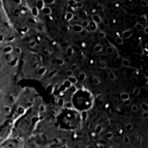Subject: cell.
Returning <instances> with one entry per match:
<instances>
[{
	"instance_id": "obj_1",
	"label": "cell",
	"mask_w": 148,
	"mask_h": 148,
	"mask_svg": "<svg viewBox=\"0 0 148 148\" xmlns=\"http://www.w3.org/2000/svg\"><path fill=\"white\" fill-rule=\"evenodd\" d=\"M88 29H89V31L90 32H95L97 31V29H98V24H96L95 21H90L89 22V27H88Z\"/></svg>"
},
{
	"instance_id": "obj_2",
	"label": "cell",
	"mask_w": 148,
	"mask_h": 148,
	"mask_svg": "<svg viewBox=\"0 0 148 148\" xmlns=\"http://www.w3.org/2000/svg\"><path fill=\"white\" fill-rule=\"evenodd\" d=\"M73 31L74 32H77V33H81L84 31V28L82 27V25H79V24H74L73 25Z\"/></svg>"
},
{
	"instance_id": "obj_3",
	"label": "cell",
	"mask_w": 148,
	"mask_h": 148,
	"mask_svg": "<svg viewBox=\"0 0 148 148\" xmlns=\"http://www.w3.org/2000/svg\"><path fill=\"white\" fill-rule=\"evenodd\" d=\"M132 32H131V30L127 29V30H125L124 32H123L122 37H123V39H129L130 37L132 36Z\"/></svg>"
},
{
	"instance_id": "obj_4",
	"label": "cell",
	"mask_w": 148,
	"mask_h": 148,
	"mask_svg": "<svg viewBox=\"0 0 148 148\" xmlns=\"http://www.w3.org/2000/svg\"><path fill=\"white\" fill-rule=\"evenodd\" d=\"M102 18H101V16L100 15H98V14H93L92 15V21H95L96 24H100L102 22Z\"/></svg>"
},
{
	"instance_id": "obj_5",
	"label": "cell",
	"mask_w": 148,
	"mask_h": 148,
	"mask_svg": "<svg viewBox=\"0 0 148 148\" xmlns=\"http://www.w3.org/2000/svg\"><path fill=\"white\" fill-rule=\"evenodd\" d=\"M13 51V47L12 45H7L3 49V52L6 54H10Z\"/></svg>"
},
{
	"instance_id": "obj_6",
	"label": "cell",
	"mask_w": 148,
	"mask_h": 148,
	"mask_svg": "<svg viewBox=\"0 0 148 148\" xmlns=\"http://www.w3.org/2000/svg\"><path fill=\"white\" fill-rule=\"evenodd\" d=\"M41 11H42L43 14H45L46 16H49L52 13V9L49 7H45Z\"/></svg>"
},
{
	"instance_id": "obj_7",
	"label": "cell",
	"mask_w": 148,
	"mask_h": 148,
	"mask_svg": "<svg viewBox=\"0 0 148 148\" xmlns=\"http://www.w3.org/2000/svg\"><path fill=\"white\" fill-rule=\"evenodd\" d=\"M120 98L123 101H127V100H130V95L127 92H121L120 93Z\"/></svg>"
},
{
	"instance_id": "obj_8",
	"label": "cell",
	"mask_w": 148,
	"mask_h": 148,
	"mask_svg": "<svg viewBox=\"0 0 148 148\" xmlns=\"http://www.w3.org/2000/svg\"><path fill=\"white\" fill-rule=\"evenodd\" d=\"M45 1H43V0H39V1H37L36 7L38 8V9H39V10H42L43 8L45 7Z\"/></svg>"
},
{
	"instance_id": "obj_9",
	"label": "cell",
	"mask_w": 148,
	"mask_h": 148,
	"mask_svg": "<svg viewBox=\"0 0 148 148\" xmlns=\"http://www.w3.org/2000/svg\"><path fill=\"white\" fill-rule=\"evenodd\" d=\"M74 15L73 14V12H68L66 14H65V20L66 21H72L73 20V18Z\"/></svg>"
},
{
	"instance_id": "obj_10",
	"label": "cell",
	"mask_w": 148,
	"mask_h": 148,
	"mask_svg": "<svg viewBox=\"0 0 148 148\" xmlns=\"http://www.w3.org/2000/svg\"><path fill=\"white\" fill-rule=\"evenodd\" d=\"M81 118L82 119V121H86L88 118V114L86 110H82L81 112Z\"/></svg>"
},
{
	"instance_id": "obj_11",
	"label": "cell",
	"mask_w": 148,
	"mask_h": 148,
	"mask_svg": "<svg viewBox=\"0 0 148 148\" xmlns=\"http://www.w3.org/2000/svg\"><path fill=\"white\" fill-rule=\"evenodd\" d=\"M69 82L72 83L73 85H76L77 83V82H78V79L75 77V76H72V77H69V78H68Z\"/></svg>"
},
{
	"instance_id": "obj_12",
	"label": "cell",
	"mask_w": 148,
	"mask_h": 148,
	"mask_svg": "<svg viewBox=\"0 0 148 148\" xmlns=\"http://www.w3.org/2000/svg\"><path fill=\"white\" fill-rule=\"evenodd\" d=\"M46 73V68L45 67H40V69H38V71H37V73L38 75H40V76H43L44 74Z\"/></svg>"
},
{
	"instance_id": "obj_13",
	"label": "cell",
	"mask_w": 148,
	"mask_h": 148,
	"mask_svg": "<svg viewBox=\"0 0 148 148\" xmlns=\"http://www.w3.org/2000/svg\"><path fill=\"white\" fill-rule=\"evenodd\" d=\"M39 9H38V8H37L36 6V7H33L32 8V14L34 16H38L39 15Z\"/></svg>"
},
{
	"instance_id": "obj_14",
	"label": "cell",
	"mask_w": 148,
	"mask_h": 148,
	"mask_svg": "<svg viewBox=\"0 0 148 148\" xmlns=\"http://www.w3.org/2000/svg\"><path fill=\"white\" fill-rule=\"evenodd\" d=\"M102 49H103V46L101 44H97V45H95V46H94V50H95V52H101Z\"/></svg>"
},
{
	"instance_id": "obj_15",
	"label": "cell",
	"mask_w": 148,
	"mask_h": 148,
	"mask_svg": "<svg viewBox=\"0 0 148 148\" xmlns=\"http://www.w3.org/2000/svg\"><path fill=\"white\" fill-rule=\"evenodd\" d=\"M55 62H56V64L59 65V66H63L64 64H65V62H64V60L62 58H55Z\"/></svg>"
},
{
	"instance_id": "obj_16",
	"label": "cell",
	"mask_w": 148,
	"mask_h": 148,
	"mask_svg": "<svg viewBox=\"0 0 148 148\" xmlns=\"http://www.w3.org/2000/svg\"><path fill=\"white\" fill-rule=\"evenodd\" d=\"M77 2L75 1V0H70V1H69V6L72 7L73 9L74 8H77Z\"/></svg>"
},
{
	"instance_id": "obj_17",
	"label": "cell",
	"mask_w": 148,
	"mask_h": 148,
	"mask_svg": "<svg viewBox=\"0 0 148 148\" xmlns=\"http://www.w3.org/2000/svg\"><path fill=\"white\" fill-rule=\"evenodd\" d=\"M17 62H18V58H17V57H14V58H12L10 62H9V64H10L11 66L14 67V66H16V64H17Z\"/></svg>"
},
{
	"instance_id": "obj_18",
	"label": "cell",
	"mask_w": 148,
	"mask_h": 148,
	"mask_svg": "<svg viewBox=\"0 0 148 148\" xmlns=\"http://www.w3.org/2000/svg\"><path fill=\"white\" fill-rule=\"evenodd\" d=\"M66 52H67L68 56H73L74 53V49L72 47L69 46V47L67 48V51H66Z\"/></svg>"
},
{
	"instance_id": "obj_19",
	"label": "cell",
	"mask_w": 148,
	"mask_h": 148,
	"mask_svg": "<svg viewBox=\"0 0 148 148\" xmlns=\"http://www.w3.org/2000/svg\"><path fill=\"white\" fill-rule=\"evenodd\" d=\"M108 77H109L110 80H112V81H114V80L116 79V76H115V74H114V72H112V71L109 72V73H108Z\"/></svg>"
},
{
	"instance_id": "obj_20",
	"label": "cell",
	"mask_w": 148,
	"mask_h": 148,
	"mask_svg": "<svg viewBox=\"0 0 148 148\" xmlns=\"http://www.w3.org/2000/svg\"><path fill=\"white\" fill-rule=\"evenodd\" d=\"M65 104H66V101H64V99L63 98H59L58 100V106L59 107H64L65 106Z\"/></svg>"
},
{
	"instance_id": "obj_21",
	"label": "cell",
	"mask_w": 148,
	"mask_h": 148,
	"mask_svg": "<svg viewBox=\"0 0 148 148\" xmlns=\"http://www.w3.org/2000/svg\"><path fill=\"white\" fill-rule=\"evenodd\" d=\"M102 130H103V127H102V125L101 124H99V125H97L95 128V132L96 134H99V133H101L102 132Z\"/></svg>"
},
{
	"instance_id": "obj_22",
	"label": "cell",
	"mask_w": 148,
	"mask_h": 148,
	"mask_svg": "<svg viewBox=\"0 0 148 148\" xmlns=\"http://www.w3.org/2000/svg\"><path fill=\"white\" fill-rule=\"evenodd\" d=\"M135 27H136V29L138 30V32H142V31L144 30L143 26L141 24V23H139V22H137V23L135 24Z\"/></svg>"
},
{
	"instance_id": "obj_23",
	"label": "cell",
	"mask_w": 148,
	"mask_h": 148,
	"mask_svg": "<svg viewBox=\"0 0 148 148\" xmlns=\"http://www.w3.org/2000/svg\"><path fill=\"white\" fill-rule=\"evenodd\" d=\"M86 75L85 73H80L79 75H78V80H80L81 82H82V81H84L86 79Z\"/></svg>"
},
{
	"instance_id": "obj_24",
	"label": "cell",
	"mask_w": 148,
	"mask_h": 148,
	"mask_svg": "<svg viewBox=\"0 0 148 148\" xmlns=\"http://www.w3.org/2000/svg\"><path fill=\"white\" fill-rule=\"evenodd\" d=\"M141 108H142V110L143 111H145V112H148V105L147 103H145V102H143L142 104H141Z\"/></svg>"
},
{
	"instance_id": "obj_25",
	"label": "cell",
	"mask_w": 148,
	"mask_h": 148,
	"mask_svg": "<svg viewBox=\"0 0 148 148\" xmlns=\"http://www.w3.org/2000/svg\"><path fill=\"white\" fill-rule=\"evenodd\" d=\"M115 42H116L118 45H123V37H120V36L116 37V39H115Z\"/></svg>"
},
{
	"instance_id": "obj_26",
	"label": "cell",
	"mask_w": 148,
	"mask_h": 148,
	"mask_svg": "<svg viewBox=\"0 0 148 148\" xmlns=\"http://www.w3.org/2000/svg\"><path fill=\"white\" fill-rule=\"evenodd\" d=\"M89 22L90 21H88L87 20H83V21H82V27L83 28H88V27H89Z\"/></svg>"
},
{
	"instance_id": "obj_27",
	"label": "cell",
	"mask_w": 148,
	"mask_h": 148,
	"mask_svg": "<svg viewBox=\"0 0 148 148\" xmlns=\"http://www.w3.org/2000/svg\"><path fill=\"white\" fill-rule=\"evenodd\" d=\"M122 64H123V66H125V67H129V66H130V61H129L128 59L124 58V59H123Z\"/></svg>"
},
{
	"instance_id": "obj_28",
	"label": "cell",
	"mask_w": 148,
	"mask_h": 148,
	"mask_svg": "<svg viewBox=\"0 0 148 148\" xmlns=\"http://www.w3.org/2000/svg\"><path fill=\"white\" fill-rule=\"evenodd\" d=\"M92 80H93V83L95 85H99L100 83H101V80H100V78L98 77H93V78H92Z\"/></svg>"
},
{
	"instance_id": "obj_29",
	"label": "cell",
	"mask_w": 148,
	"mask_h": 148,
	"mask_svg": "<svg viewBox=\"0 0 148 148\" xmlns=\"http://www.w3.org/2000/svg\"><path fill=\"white\" fill-rule=\"evenodd\" d=\"M106 53H109V54H112V53H114V48L113 47H107L106 48Z\"/></svg>"
},
{
	"instance_id": "obj_30",
	"label": "cell",
	"mask_w": 148,
	"mask_h": 148,
	"mask_svg": "<svg viewBox=\"0 0 148 148\" xmlns=\"http://www.w3.org/2000/svg\"><path fill=\"white\" fill-rule=\"evenodd\" d=\"M36 45H37V43L36 40H30V41H29V46H30L31 48L36 47Z\"/></svg>"
},
{
	"instance_id": "obj_31",
	"label": "cell",
	"mask_w": 148,
	"mask_h": 148,
	"mask_svg": "<svg viewBox=\"0 0 148 148\" xmlns=\"http://www.w3.org/2000/svg\"><path fill=\"white\" fill-rule=\"evenodd\" d=\"M65 107H66L67 109H73V102H71V101H67L66 104H65Z\"/></svg>"
},
{
	"instance_id": "obj_32",
	"label": "cell",
	"mask_w": 148,
	"mask_h": 148,
	"mask_svg": "<svg viewBox=\"0 0 148 148\" xmlns=\"http://www.w3.org/2000/svg\"><path fill=\"white\" fill-rule=\"evenodd\" d=\"M132 94H133V95H135V96H138L140 94V89L138 87H135L133 89V90H132Z\"/></svg>"
},
{
	"instance_id": "obj_33",
	"label": "cell",
	"mask_w": 148,
	"mask_h": 148,
	"mask_svg": "<svg viewBox=\"0 0 148 148\" xmlns=\"http://www.w3.org/2000/svg\"><path fill=\"white\" fill-rule=\"evenodd\" d=\"M64 86H65V87H67V88H69V89H70V87L73 86V84L69 82V80H67V81H65L64 82Z\"/></svg>"
},
{
	"instance_id": "obj_34",
	"label": "cell",
	"mask_w": 148,
	"mask_h": 148,
	"mask_svg": "<svg viewBox=\"0 0 148 148\" xmlns=\"http://www.w3.org/2000/svg\"><path fill=\"white\" fill-rule=\"evenodd\" d=\"M97 10L101 11V12L105 11V6L103 5L102 3H98L97 4Z\"/></svg>"
},
{
	"instance_id": "obj_35",
	"label": "cell",
	"mask_w": 148,
	"mask_h": 148,
	"mask_svg": "<svg viewBox=\"0 0 148 148\" xmlns=\"http://www.w3.org/2000/svg\"><path fill=\"white\" fill-rule=\"evenodd\" d=\"M132 127H133V126H132V123H128L126 124V126H125V129L127 130V131H129V130H132Z\"/></svg>"
},
{
	"instance_id": "obj_36",
	"label": "cell",
	"mask_w": 148,
	"mask_h": 148,
	"mask_svg": "<svg viewBox=\"0 0 148 148\" xmlns=\"http://www.w3.org/2000/svg\"><path fill=\"white\" fill-rule=\"evenodd\" d=\"M3 110H4V112H5L6 114H9L11 112V107L10 106H5L3 107Z\"/></svg>"
},
{
	"instance_id": "obj_37",
	"label": "cell",
	"mask_w": 148,
	"mask_h": 148,
	"mask_svg": "<svg viewBox=\"0 0 148 148\" xmlns=\"http://www.w3.org/2000/svg\"><path fill=\"white\" fill-rule=\"evenodd\" d=\"M102 23H103L104 26H106V27H108V26L110 25V21H109V20H108L107 18H103Z\"/></svg>"
},
{
	"instance_id": "obj_38",
	"label": "cell",
	"mask_w": 148,
	"mask_h": 148,
	"mask_svg": "<svg viewBox=\"0 0 148 148\" xmlns=\"http://www.w3.org/2000/svg\"><path fill=\"white\" fill-rule=\"evenodd\" d=\"M70 91H72L73 93H75L77 90V86H76V85H73L71 87H70V89H69Z\"/></svg>"
},
{
	"instance_id": "obj_39",
	"label": "cell",
	"mask_w": 148,
	"mask_h": 148,
	"mask_svg": "<svg viewBox=\"0 0 148 148\" xmlns=\"http://www.w3.org/2000/svg\"><path fill=\"white\" fill-rule=\"evenodd\" d=\"M20 14H21V11H20V9L16 8V9L14 10V15H15V16L18 17V16H20Z\"/></svg>"
},
{
	"instance_id": "obj_40",
	"label": "cell",
	"mask_w": 148,
	"mask_h": 148,
	"mask_svg": "<svg viewBox=\"0 0 148 148\" xmlns=\"http://www.w3.org/2000/svg\"><path fill=\"white\" fill-rule=\"evenodd\" d=\"M17 112H18V114H23L25 112V109L23 107H21V106H19L18 109H17Z\"/></svg>"
},
{
	"instance_id": "obj_41",
	"label": "cell",
	"mask_w": 148,
	"mask_h": 148,
	"mask_svg": "<svg viewBox=\"0 0 148 148\" xmlns=\"http://www.w3.org/2000/svg\"><path fill=\"white\" fill-rule=\"evenodd\" d=\"M66 75L68 76V77H72V76H73V72L71 70V69H69V70H67L66 71Z\"/></svg>"
},
{
	"instance_id": "obj_42",
	"label": "cell",
	"mask_w": 148,
	"mask_h": 148,
	"mask_svg": "<svg viewBox=\"0 0 148 148\" xmlns=\"http://www.w3.org/2000/svg\"><path fill=\"white\" fill-rule=\"evenodd\" d=\"M106 66H107V65H106V63L105 61H101V62H100V67H101L102 69H106Z\"/></svg>"
},
{
	"instance_id": "obj_43",
	"label": "cell",
	"mask_w": 148,
	"mask_h": 148,
	"mask_svg": "<svg viewBox=\"0 0 148 148\" xmlns=\"http://www.w3.org/2000/svg\"><path fill=\"white\" fill-rule=\"evenodd\" d=\"M113 133L111 132H106V138H108V139H111V138H113Z\"/></svg>"
},
{
	"instance_id": "obj_44",
	"label": "cell",
	"mask_w": 148,
	"mask_h": 148,
	"mask_svg": "<svg viewBox=\"0 0 148 148\" xmlns=\"http://www.w3.org/2000/svg\"><path fill=\"white\" fill-rule=\"evenodd\" d=\"M57 72H58V71H57L56 69H54V70H53L52 72H50L49 74V77H53V76H54V74L57 73Z\"/></svg>"
},
{
	"instance_id": "obj_45",
	"label": "cell",
	"mask_w": 148,
	"mask_h": 148,
	"mask_svg": "<svg viewBox=\"0 0 148 148\" xmlns=\"http://www.w3.org/2000/svg\"><path fill=\"white\" fill-rule=\"evenodd\" d=\"M98 36H99V38H101V39H102V38H105V37L106 36V33H105L104 32H99V34H98Z\"/></svg>"
},
{
	"instance_id": "obj_46",
	"label": "cell",
	"mask_w": 148,
	"mask_h": 148,
	"mask_svg": "<svg viewBox=\"0 0 148 148\" xmlns=\"http://www.w3.org/2000/svg\"><path fill=\"white\" fill-rule=\"evenodd\" d=\"M46 111V107L44 106V105H41V106H40V112H41V113H43V112H45Z\"/></svg>"
},
{
	"instance_id": "obj_47",
	"label": "cell",
	"mask_w": 148,
	"mask_h": 148,
	"mask_svg": "<svg viewBox=\"0 0 148 148\" xmlns=\"http://www.w3.org/2000/svg\"><path fill=\"white\" fill-rule=\"evenodd\" d=\"M131 110H132V112H137L138 110V106H136V105H133L132 106V108H131Z\"/></svg>"
},
{
	"instance_id": "obj_48",
	"label": "cell",
	"mask_w": 148,
	"mask_h": 148,
	"mask_svg": "<svg viewBox=\"0 0 148 148\" xmlns=\"http://www.w3.org/2000/svg\"><path fill=\"white\" fill-rule=\"evenodd\" d=\"M45 4H53L55 3V0H47V1H45Z\"/></svg>"
},
{
	"instance_id": "obj_49",
	"label": "cell",
	"mask_w": 148,
	"mask_h": 148,
	"mask_svg": "<svg viewBox=\"0 0 148 148\" xmlns=\"http://www.w3.org/2000/svg\"><path fill=\"white\" fill-rule=\"evenodd\" d=\"M140 3H141V5L143 6V7H147V6H148V3L147 1H143V0H142V1L140 2Z\"/></svg>"
},
{
	"instance_id": "obj_50",
	"label": "cell",
	"mask_w": 148,
	"mask_h": 148,
	"mask_svg": "<svg viewBox=\"0 0 148 148\" xmlns=\"http://www.w3.org/2000/svg\"><path fill=\"white\" fill-rule=\"evenodd\" d=\"M123 140H124V143H129V142H130V138H129V137L128 136H125L124 137V138H123Z\"/></svg>"
},
{
	"instance_id": "obj_51",
	"label": "cell",
	"mask_w": 148,
	"mask_h": 148,
	"mask_svg": "<svg viewBox=\"0 0 148 148\" xmlns=\"http://www.w3.org/2000/svg\"><path fill=\"white\" fill-rule=\"evenodd\" d=\"M130 104H131V101H130V100H127V101H123V105H124L125 106H129Z\"/></svg>"
},
{
	"instance_id": "obj_52",
	"label": "cell",
	"mask_w": 148,
	"mask_h": 148,
	"mask_svg": "<svg viewBox=\"0 0 148 148\" xmlns=\"http://www.w3.org/2000/svg\"><path fill=\"white\" fill-rule=\"evenodd\" d=\"M79 19H80L79 16H77V15H74L73 18V21H79Z\"/></svg>"
},
{
	"instance_id": "obj_53",
	"label": "cell",
	"mask_w": 148,
	"mask_h": 148,
	"mask_svg": "<svg viewBox=\"0 0 148 148\" xmlns=\"http://www.w3.org/2000/svg\"><path fill=\"white\" fill-rule=\"evenodd\" d=\"M83 7V3H82V2H77V8H82Z\"/></svg>"
},
{
	"instance_id": "obj_54",
	"label": "cell",
	"mask_w": 148,
	"mask_h": 148,
	"mask_svg": "<svg viewBox=\"0 0 148 148\" xmlns=\"http://www.w3.org/2000/svg\"><path fill=\"white\" fill-rule=\"evenodd\" d=\"M15 52H16V53H21V49L20 47H16L15 48Z\"/></svg>"
},
{
	"instance_id": "obj_55",
	"label": "cell",
	"mask_w": 148,
	"mask_h": 148,
	"mask_svg": "<svg viewBox=\"0 0 148 148\" xmlns=\"http://www.w3.org/2000/svg\"><path fill=\"white\" fill-rule=\"evenodd\" d=\"M143 117L144 119H147L148 118V112H145V111H143Z\"/></svg>"
},
{
	"instance_id": "obj_56",
	"label": "cell",
	"mask_w": 148,
	"mask_h": 148,
	"mask_svg": "<svg viewBox=\"0 0 148 148\" xmlns=\"http://www.w3.org/2000/svg\"><path fill=\"white\" fill-rule=\"evenodd\" d=\"M3 40H4V36H3V34H1V35H0V42L1 43L3 42Z\"/></svg>"
},
{
	"instance_id": "obj_57",
	"label": "cell",
	"mask_w": 148,
	"mask_h": 148,
	"mask_svg": "<svg viewBox=\"0 0 148 148\" xmlns=\"http://www.w3.org/2000/svg\"><path fill=\"white\" fill-rule=\"evenodd\" d=\"M22 32H28V27H23V28H22Z\"/></svg>"
},
{
	"instance_id": "obj_58",
	"label": "cell",
	"mask_w": 148,
	"mask_h": 148,
	"mask_svg": "<svg viewBox=\"0 0 148 148\" xmlns=\"http://www.w3.org/2000/svg\"><path fill=\"white\" fill-rule=\"evenodd\" d=\"M14 2H15V3H16L17 4H21V0H15Z\"/></svg>"
},
{
	"instance_id": "obj_59",
	"label": "cell",
	"mask_w": 148,
	"mask_h": 148,
	"mask_svg": "<svg viewBox=\"0 0 148 148\" xmlns=\"http://www.w3.org/2000/svg\"><path fill=\"white\" fill-rule=\"evenodd\" d=\"M32 121L35 123V121H38V118H36V117H34L33 119H32Z\"/></svg>"
},
{
	"instance_id": "obj_60",
	"label": "cell",
	"mask_w": 148,
	"mask_h": 148,
	"mask_svg": "<svg viewBox=\"0 0 148 148\" xmlns=\"http://www.w3.org/2000/svg\"><path fill=\"white\" fill-rule=\"evenodd\" d=\"M144 31H145V32H146L147 34H148V27H145V28H144Z\"/></svg>"
},
{
	"instance_id": "obj_61",
	"label": "cell",
	"mask_w": 148,
	"mask_h": 148,
	"mask_svg": "<svg viewBox=\"0 0 148 148\" xmlns=\"http://www.w3.org/2000/svg\"><path fill=\"white\" fill-rule=\"evenodd\" d=\"M110 123V119H107V120H106V124L109 125Z\"/></svg>"
},
{
	"instance_id": "obj_62",
	"label": "cell",
	"mask_w": 148,
	"mask_h": 148,
	"mask_svg": "<svg viewBox=\"0 0 148 148\" xmlns=\"http://www.w3.org/2000/svg\"><path fill=\"white\" fill-rule=\"evenodd\" d=\"M75 68H77V65H75V64H73V65L72 66V69H75Z\"/></svg>"
},
{
	"instance_id": "obj_63",
	"label": "cell",
	"mask_w": 148,
	"mask_h": 148,
	"mask_svg": "<svg viewBox=\"0 0 148 148\" xmlns=\"http://www.w3.org/2000/svg\"><path fill=\"white\" fill-rule=\"evenodd\" d=\"M110 148H113V147H110Z\"/></svg>"
}]
</instances>
